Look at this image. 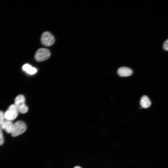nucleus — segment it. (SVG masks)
Segmentation results:
<instances>
[{"label": "nucleus", "mask_w": 168, "mask_h": 168, "mask_svg": "<svg viewBox=\"0 0 168 168\" xmlns=\"http://www.w3.org/2000/svg\"><path fill=\"white\" fill-rule=\"evenodd\" d=\"M13 124L12 121L4 120L0 125V128L8 133H11Z\"/></svg>", "instance_id": "423d86ee"}, {"label": "nucleus", "mask_w": 168, "mask_h": 168, "mask_svg": "<svg viewBox=\"0 0 168 168\" xmlns=\"http://www.w3.org/2000/svg\"><path fill=\"white\" fill-rule=\"evenodd\" d=\"M18 112L15 105H11L4 113L5 119L11 121L13 120L17 117Z\"/></svg>", "instance_id": "7ed1b4c3"}, {"label": "nucleus", "mask_w": 168, "mask_h": 168, "mask_svg": "<svg viewBox=\"0 0 168 168\" xmlns=\"http://www.w3.org/2000/svg\"><path fill=\"white\" fill-rule=\"evenodd\" d=\"M4 113L2 111H0V125L4 120Z\"/></svg>", "instance_id": "9b49d317"}, {"label": "nucleus", "mask_w": 168, "mask_h": 168, "mask_svg": "<svg viewBox=\"0 0 168 168\" xmlns=\"http://www.w3.org/2000/svg\"><path fill=\"white\" fill-rule=\"evenodd\" d=\"M163 48L165 50L168 51V39L164 42L163 44Z\"/></svg>", "instance_id": "f8f14e48"}, {"label": "nucleus", "mask_w": 168, "mask_h": 168, "mask_svg": "<svg viewBox=\"0 0 168 168\" xmlns=\"http://www.w3.org/2000/svg\"><path fill=\"white\" fill-rule=\"evenodd\" d=\"M140 105L142 108H147L150 106L151 105V102L146 96H143L140 100Z\"/></svg>", "instance_id": "6e6552de"}, {"label": "nucleus", "mask_w": 168, "mask_h": 168, "mask_svg": "<svg viewBox=\"0 0 168 168\" xmlns=\"http://www.w3.org/2000/svg\"><path fill=\"white\" fill-rule=\"evenodd\" d=\"M22 68L24 71L31 75L35 74L37 71V69L35 68L32 67L28 64L24 65Z\"/></svg>", "instance_id": "1a4fd4ad"}, {"label": "nucleus", "mask_w": 168, "mask_h": 168, "mask_svg": "<svg viewBox=\"0 0 168 168\" xmlns=\"http://www.w3.org/2000/svg\"><path fill=\"white\" fill-rule=\"evenodd\" d=\"M26 129V124L24 122L18 121L13 124L11 133L12 136L13 137L18 136L24 133Z\"/></svg>", "instance_id": "f03ea898"}, {"label": "nucleus", "mask_w": 168, "mask_h": 168, "mask_svg": "<svg viewBox=\"0 0 168 168\" xmlns=\"http://www.w3.org/2000/svg\"><path fill=\"white\" fill-rule=\"evenodd\" d=\"M74 168H81L79 166H76L74 167Z\"/></svg>", "instance_id": "ddd939ff"}, {"label": "nucleus", "mask_w": 168, "mask_h": 168, "mask_svg": "<svg viewBox=\"0 0 168 168\" xmlns=\"http://www.w3.org/2000/svg\"><path fill=\"white\" fill-rule=\"evenodd\" d=\"M41 40L43 45L49 46L54 44L55 39L54 36L50 32L46 31L42 34Z\"/></svg>", "instance_id": "39448f33"}, {"label": "nucleus", "mask_w": 168, "mask_h": 168, "mask_svg": "<svg viewBox=\"0 0 168 168\" xmlns=\"http://www.w3.org/2000/svg\"><path fill=\"white\" fill-rule=\"evenodd\" d=\"M118 75L122 77H128L131 75L133 73L131 68L127 67H121L119 68L117 71Z\"/></svg>", "instance_id": "0eeeda50"}, {"label": "nucleus", "mask_w": 168, "mask_h": 168, "mask_svg": "<svg viewBox=\"0 0 168 168\" xmlns=\"http://www.w3.org/2000/svg\"><path fill=\"white\" fill-rule=\"evenodd\" d=\"M4 142V139L2 129L0 128V146L2 145Z\"/></svg>", "instance_id": "9d476101"}, {"label": "nucleus", "mask_w": 168, "mask_h": 168, "mask_svg": "<svg viewBox=\"0 0 168 168\" xmlns=\"http://www.w3.org/2000/svg\"><path fill=\"white\" fill-rule=\"evenodd\" d=\"M25 99L22 95L17 96L14 100V105L19 112L22 114L26 113L28 108L25 103Z\"/></svg>", "instance_id": "f257e3e1"}, {"label": "nucleus", "mask_w": 168, "mask_h": 168, "mask_svg": "<svg viewBox=\"0 0 168 168\" xmlns=\"http://www.w3.org/2000/svg\"><path fill=\"white\" fill-rule=\"evenodd\" d=\"M50 55V53L47 49L41 48L38 49L35 53V58L38 61H42L47 59Z\"/></svg>", "instance_id": "20e7f679"}]
</instances>
